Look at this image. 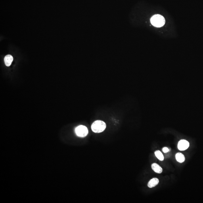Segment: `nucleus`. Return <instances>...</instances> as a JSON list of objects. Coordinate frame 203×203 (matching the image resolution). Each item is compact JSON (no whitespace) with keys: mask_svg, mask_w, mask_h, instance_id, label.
I'll return each instance as SVG.
<instances>
[{"mask_svg":"<svg viewBox=\"0 0 203 203\" xmlns=\"http://www.w3.org/2000/svg\"><path fill=\"white\" fill-rule=\"evenodd\" d=\"M106 125L104 121L101 120L95 121L91 125V129L95 133H101L105 129Z\"/></svg>","mask_w":203,"mask_h":203,"instance_id":"f257e3e1","label":"nucleus"},{"mask_svg":"<svg viewBox=\"0 0 203 203\" xmlns=\"http://www.w3.org/2000/svg\"><path fill=\"white\" fill-rule=\"evenodd\" d=\"M152 24L157 28H160L164 26L165 23V20L163 16L159 15H155L151 19Z\"/></svg>","mask_w":203,"mask_h":203,"instance_id":"f03ea898","label":"nucleus"},{"mask_svg":"<svg viewBox=\"0 0 203 203\" xmlns=\"http://www.w3.org/2000/svg\"><path fill=\"white\" fill-rule=\"evenodd\" d=\"M75 132L78 136L81 137H85L88 133L87 128L83 125L79 126L76 127Z\"/></svg>","mask_w":203,"mask_h":203,"instance_id":"7ed1b4c3","label":"nucleus"},{"mask_svg":"<svg viewBox=\"0 0 203 203\" xmlns=\"http://www.w3.org/2000/svg\"><path fill=\"white\" fill-rule=\"evenodd\" d=\"M189 143L187 141L181 140L179 141L178 145V147L180 151H184L186 150L189 147Z\"/></svg>","mask_w":203,"mask_h":203,"instance_id":"20e7f679","label":"nucleus"},{"mask_svg":"<svg viewBox=\"0 0 203 203\" xmlns=\"http://www.w3.org/2000/svg\"><path fill=\"white\" fill-rule=\"evenodd\" d=\"M159 182V180L157 178H154L149 181L148 182L147 186L149 188L154 187L156 186Z\"/></svg>","mask_w":203,"mask_h":203,"instance_id":"39448f33","label":"nucleus"},{"mask_svg":"<svg viewBox=\"0 0 203 203\" xmlns=\"http://www.w3.org/2000/svg\"><path fill=\"white\" fill-rule=\"evenodd\" d=\"M151 167L152 169L156 173L160 174L163 172L162 168L156 163H153Z\"/></svg>","mask_w":203,"mask_h":203,"instance_id":"423d86ee","label":"nucleus"},{"mask_svg":"<svg viewBox=\"0 0 203 203\" xmlns=\"http://www.w3.org/2000/svg\"><path fill=\"white\" fill-rule=\"evenodd\" d=\"M13 60V57L11 55H6L4 58L5 63L6 66H9L11 65Z\"/></svg>","mask_w":203,"mask_h":203,"instance_id":"0eeeda50","label":"nucleus"},{"mask_svg":"<svg viewBox=\"0 0 203 203\" xmlns=\"http://www.w3.org/2000/svg\"><path fill=\"white\" fill-rule=\"evenodd\" d=\"M175 156H176V159L177 161L180 163H182L185 160V157L184 155L182 153H177Z\"/></svg>","mask_w":203,"mask_h":203,"instance_id":"6e6552de","label":"nucleus"},{"mask_svg":"<svg viewBox=\"0 0 203 203\" xmlns=\"http://www.w3.org/2000/svg\"><path fill=\"white\" fill-rule=\"evenodd\" d=\"M155 154L156 157H157V158L159 159L160 161H163L164 160V156H163V154L162 153H161V152L160 151H158V150L156 151L155 152Z\"/></svg>","mask_w":203,"mask_h":203,"instance_id":"1a4fd4ad","label":"nucleus"},{"mask_svg":"<svg viewBox=\"0 0 203 203\" xmlns=\"http://www.w3.org/2000/svg\"><path fill=\"white\" fill-rule=\"evenodd\" d=\"M163 151L164 153H167L170 151V150L169 148L167 147H164V148H163Z\"/></svg>","mask_w":203,"mask_h":203,"instance_id":"9d476101","label":"nucleus"}]
</instances>
